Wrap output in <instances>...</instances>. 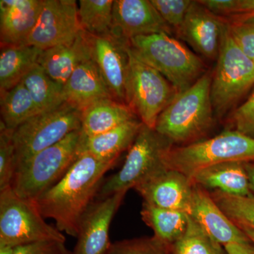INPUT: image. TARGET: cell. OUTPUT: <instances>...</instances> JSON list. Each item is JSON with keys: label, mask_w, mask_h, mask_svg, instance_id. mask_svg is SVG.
I'll list each match as a JSON object with an SVG mask.
<instances>
[{"label": "cell", "mask_w": 254, "mask_h": 254, "mask_svg": "<svg viewBox=\"0 0 254 254\" xmlns=\"http://www.w3.org/2000/svg\"><path fill=\"white\" fill-rule=\"evenodd\" d=\"M116 162L81 153L63 178L35 200L42 215L53 219L60 232L76 238L82 218L98 195L103 177Z\"/></svg>", "instance_id": "1"}, {"label": "cell", "mask_w": 254, "mask_h": 254, "mask_svg": "<svg viewBox=\"0 0 254 254\" xmlns=\"http://www.w3.org/2000/svg\"><path fill=\"white\" fill-rule=\"evenodd\" d=\"M213 71L208 70L187 91L179 93L163 110L155 129L174 146H183L205 139L215 124L211 100Z\"/></svg>", "instance_id": "2"}, {"label": "cell", "mask_w": 254, "mask_h": 254, "mask_svg": "<svg viewBox=\"0 0 254 254\" xmlns=\"http://www.w3.org/2000/svg\"><path fill=\"white\" fill-rule=\"evenodd\" d=\"M128 44L133 54L161 73L178 93L187 91L208 71L198 55L167 33L136 37Z\"/></svg>", "instance_id": "3"}, {"label": "cell", "mask_w": 254, "mask_h": 254, "mask_svg": "<svg viewBox=\"0 0 254 254\" xmlns=\"http://www.w3.org/2000/svg\"><path fill=\"white\" fill-rule=\"evenodd\" d=\"M83 133L72 132L16 167L11 188L26 199L36 200L66 175L81 154Z\"/></svg>", "instance_id": "4"}, {"label": "cell", "mask_w": 254, "mask_h": 254, "mask_svg": "<svg viewBox=\"0 0 254 254\" xmlns=\"http://www.w3.org/2000/svg\"><path fill=\"white\" fill-rule=\"evenodd\" d=\"M168 169L189 177L198 170L225 163H254V138L235 129L222 132L212 138L173 146L165 155Z\"/></svg>", "instance_id": "5"}, {"label": "cell", "mask_w": 254, "mask_h": 254, "mask_svg": "<svg viewBox=\"0 0 254 254\" xmlns=\"http://www.w3.org/2000/svg\"><path fill=\"white\" fill-rule=\"evenodd\" d=\"M174 146L168 138L155 128L142 125L120 171L112 175L100 187V199L121 191H127L168 169L167 153Z\"/></svg>", "instance_id": "6"}, {"label": "cell", "mask_w": 254, "mask_h": 254, "mask_svg": "<svg viewBox=\"0 0 254 254\" xmlns=\"http://www.w3.org/2000/svg\"><path fill=\"white\" fill-rule=\"evenodd\" d=\"M254 85V60L237 45L227 21L212 78L210 94L215 116L223 117Z\"/></svg>", "instance_id": "7"}, {"label": "cell", "mask_w": 254, "mask_h": 254, "mask_svg": "<svg viewBox=\"0 0 254 254\" xmlns=\"http://www.w3.org/2000/svg\"><path fill=\"white\" fill-rule=\"evenodd\" d=\"M128 55L126 104L143 125L155 128L160 114L176 98L178 92L161 73L133 54L129 44Z\"/></svg>", "instance_id": "8"}, {"label": "cell", "mask_w": 254, "mask_h": 254, "mask_svg": "<svg viewBox=\"0 0 254 254\" xmlns=\"http://www.w3.org/2000/svg\"><path fill=\"white\" fill-rule=\"evenodd\" d=\"M42 241L66 242V237L45 220L35 200L21 198L11 187L0 190V245L17 247Z\"/></svg>", "instance_id": "9"}, {"label": "cell", "mask_w": 254, "mask_h": 254, "mask_svg": "<svg viewBox=\"0 0 254 254\" xmlns=\"http://www.w3.org/2000/svg\"><path fill=\"white\" fill-rule=\"evenodd\" d=\"M81 113L65 102L55 109L35 115L18 127L13 131L16 167L81 129Z\"/></svg>", "instance_id": "10"}, {"label": "cell", "mask_w": 254, "mask_h": 254, "mask_svg": "<svg viewBox=\"0 0 254 254\" xmlns=\"http://www.w3.org/2000/svg\"><path fill=\"white\" fill-rule=\"evenodd\" d=\"M82 30L75 0H43L39 18L26 45L43 50L68 44Z\"/></svg>", "instance_id": "11"}, {"label": "cell", "mask_w": 254, "mask_h": 254, "mask_svg": "<svg viewBox=\"0 0 254 254\" xmlns=\"http://www.w3.org/2000/svg\"><path fill=\"white\" fill-rule=\"evenodd\" d=\"M127 193L118 192L92 203L82 218L71 254H108L110 225Z\"/></svg>", "instance_id": "12"}, {"label": "cell", "mask_w": 254, "mask_h": 254, "mask_svg": "<svg viewBox=\"0 0 254 254\" xmlns=\"http://www.w3.org/2000/svg\"><path fill=\"white\" fill-rule=\"evenodd\" d=\"M175 31L164 21L150 0H116L113 11V36L129 42L138 36L157 33L173 36Z\"/></svg>", "instance_id": "13"}, {"label": "cell", "mask_w": 254, "mask_h": 254, "mask_svg": "<svg viewBox=\"0 0 254 254\" xmlns=\"http://www.w3.org/2000/svg\"><path fill=\"white\" fill-rule=\"evenodd\" d=\"M88 36L92 60L99 68L112 97L126 104L125 88L129 63L128 42L112 34L103 36L88 34Z\"/></svg>", "instance_id": "14"}, {"label": "cell", "mask_w": 254, "mask_h": 254, "mask_svg": "<svg viewBox=\"0 0 254 254\" xmlns=\"http://www.w3.org/2000/svg\"><path fill=\"white\" fill-rule=\"evenodd\" d=\"M226 23V18L193 1L177 36L206 59L217 60Z\"/></svg>", "instance_id": "15"}, {"label": "cell", "mask_w": 254, "mask_h": 254, "mask_svg": "<svg viewBox=\"0 0 254 254\" xmlns=\"http://www.w3.org/2000/svg\"><path fill=\"white\" fill-rule=\"evenodd\" d=\"M193 185L191 180L177 170L167 169L134 189L143 201L159 208L191 211Z\"/></svg>", "instance_id": "16"}, {"label": "cell", "mask_w": 254, "mask_h": 254, "mask_svg": "<svg viewBox=\"0 0 254 254\" xmlns=\"http://www.w3.org/2000/svg\"><path fill=\"white\" fill-rule=\"evenodd\" d=\"M190 216L220 245L251 242L213 200L210 192L194 185Z\"/></svg>", "instance_id": "17"}, {"label": "cell", "mask_w": 254, "mask_h": 254, "mask_svg": "<svg viewBox=\"0 0 254 254\" xmlns=\"http://www.w3.org/2000/svg\"><path fill=\"white\" fill-rule=\"evenodd\" d=\"M43 0H1L0 42L1 46L26 45L36 26Z\"/></svg>", "instance_id": "18"}, {"label": "cell", "mask_w": 254, "mask_h": 254, "mask_svg": "<svg viewBox=\"0 0 254 254\" xmlns=\"http://www.w3.org/2000/svg\"><path fill=\"white\" fill-rule=\"evenodd\" d=\"M91 59L89 36L82 30L71 43L42 50L38 65L52 79L64 86L80 65Z\"/></svg>", "instance_id": "19"}, {"label": "cell", "mask_w": 254, "mask_h": 254, "mask_svg": "<svg viewBox=\"0 0 254 254\" xmlns=\"http://www.w3.org/2000/svg\"><path fill=\"white\" fill-rule=\"evenodd\" d=\"M65 102L81 111L95 102L113 98L93 60L82 64L64 85Z\"/></svg>", "instance_id": "20"}, {"label": "cell", "mask_w": 254, "mask_h": 254, "mask_svg": "<svg viewBox=\"0 0 254 254\" xmlns=\"http://www.w3.org/2000/svg\"><path fill=\"white\" fill-rule=\"evenodd\" d=\"M142 125L138 118L133 119L105 133L83 136L81 153H89L105 161H117L121 153L131 148Z\"/></svg>", "instance_id": "21"}, {"label": "cell", "mask_w": 254, "mask_h": 254, "mask_svg": "<svg viewBox=\"0 0 254 254\" xmlns=\"http://www.w3.org/2000/svg\"><path fill=\"white\" fill-rule=\"evenodd\" d=\"M193 185L237 196L252 195L244 163H225L198 170L190 177Z\"/></svg>", "instance_id": "22"}, {"label": "cell", "mask_w": 254, "mask_h": 254, "mask_svg": "<svg viewBox=\"0 0 254 254\" xmlns=\"http://www.w3.org/2000/svg\"><path fill=\"white\" fill-rule=\"evenodd\" d=\"M136 118L127 104L113 98L103 99L82 110L81 129L84 136H95Z\"/></svg>", "instance_id": "23"}, {"label": "cell", "mask_w": 254, "mask_h": 254, "mask_svg": "<svg viewBox=\"0 0 254 254\" xmlns=\"http://www.w3.org/2000/svg\"><path fill=\"white\" fill-rule=\"evenodd\" d=\"M42 50L26 46H1L0 94L14 88L38 64Z\"/></svg>", "instance_id": "24"}, {"label": "cell", "mask_w": 254, "mask_h": 254, "mask_svg": "<svg viewBox=\"0 0 254 254\" xmlns=\"http://www.w3.org/2000/svg\"><path fill=\"white\" fill-rule=\"evenodd\" d=\"M141 219L154 232V236L172 247L187 231L190 215L185 212L159 208L143 202Z\"/></svg>", "instance_id": "25"}, {"label": "cell", "mask_w": 254, "mask_h": 254, "mask_svg": "<svg viewBox=\"0 0 254 254\" xmlns=\"http://www.w3.org/2000/svg\"><path fill=\"white\" fill-rule=\"evenodd\" d=\"M38 113L50 111L65 103L64 86L52 79L37 65L23 78Z\"/></svg>", "instance_id": "26"}, {"label": "cell", "mask_w": 254, "mask_h": 254, "mask_svg": "<svg viewBox=\"0 0 254 254\" xmlns=\"http://www.w3.org/2000/svg\"><path fill=\"white\" fill-rule=\"evenodd\" d=\"M1 123L8 129H16L30 118L39 114L29 91L23 82L0 94Z\"/></svg>", "instance_id": "27"}, {"label": "cell", "mask_w": 254, "mask_h": 254, "mask_svg": "<svg viewBox=\"0 0 254 254\" xmlns=\"http://www.w3.org/2000/svg\"><path fill=\"white\" fill-rule=\"evenodd\" d=\"M113 0H80L78 16L82 29L92 36L111 35Z\"/></svg>", "instance_id": "28"}, {"label": "cell", "mask_w": 254, "mask_h": 254, "mask_svg": "<svg viewBox=\"0 0 254 254\" xmlns=\"http://www.w3.org/2000/svg\"><path fill=\"white\" fill-rule=\"evenodd\" d=\"M170 254H227L225 247L212 238L190 216L185 235L172 246Z\"/></svg>", "instance_id": "29"}, {"label": "cell", "mask_w": 254, "mask_h": 254, "mask_svg": "<svg viewBox=\"0 0 254 254\" xmlns=\"http://www.w3.org/2000/svg\"><path fill=\"white\" fill-rule=\"evenodd\" d=\"M210 194L222 211L237 226L254 229V195L237 196L218 190H213Z\"/></svg>", "instance_id": "30"}, {"label": "cell", "mask_w": 254, "mask_h": 254, "mask_svg": "<svg viewBox=\"0 0 254 254\" xmlns=\"http://www.w3.org/2000/svg\"><path fill=\"white\" fill-rule=\"evenodd\" d=\"M13 130L0 123V190L11 187L16 168Z\"/></svg>", "instance_id": "31"}, {"label": "cell", "mask_w": 254, "mask_h": 254, "mask_svg": "<svg viewBox=\"0 0 254 254\" xmlns=\"http://www.w3.org/2000/svg\"><path fill=\"white\" fill-rule=\"evenodd\" d=\"M170 250L171 247L153 236L114 242L107 254H170Z\"/></svg>", "instance_id": "32"}, {"label": "cell", "mask_w": 254, "mask_h": 254, "mask_svg": "<svg viewBox=\"0 0 254 254\" xmlns=\"http://www.w3.org/2000/svg\"><path fill=\"white\" fill-rule=\"evenodd\" d=\"M226 20L237 45L254 60V14L235 15Z\"/></svg>", "instance_id": "33"}, {"label": "cell", "mask_w": 254, "mask_h": 254, "mask_svg": "<svg viewBox=\"0 0 254 254\" xmlns=\"http://www.w3.org/2000/svg\"><path fill=\"white\" fill-rule=\"evenodd\" d=\"M161 17L175 33L180 29L186 17L191 0H150Z\"/></svg>", "instance_id": "34"}, {"label": "cell", "mask_w": 254, "mask_h": 254, "mask_svg": "<svg viewBox=\"0 0 254 254\" xmlns=\"http://www.w3.org/2000/svg\"><path fill=\"white\" fill-rule=\"evenodd\" d=\"M233 129L254 138V91L232 115Z\"/></svg>", "instance_id": "35"}, {"label": "cell", "mask_w": 254, "mask_h": 254, "mask_svg": "<svg viewBox=\"0 0 254 254\" xmlns=\"http://www.w3.org/2000/svg\"><path fill=\"white\" fill-rule=\"evenodd\" d=\"M14 254H71L65 242L42 241L16 247Z\"/></svg>", "instance_id": "36"}, {"label": "cell", "mask_w": 254, "mask_h": 254, "mask_svg": "<svg viewBox=\"0 0 254 254\" xmlns=\"http://www.w3.org/2000/svg\"><path fill=\"white\" fill-rule=\"evenodd\" d=\"M198 1L214 14L225 18L235 14L238 4V0H198Z\"/></svg>", "instance_id": "37"}, {"label": "cell", "mask_w": 254, "mask_h": 254, "mask_svg": "<svg viewBox=\"0 0 254 254\" xmlns=\"http://www.w3.org/2000/svg\"><path fill=\"white\" fill-rule=\"evenodd\" d=\"M225 248L227 254H254V245L252 242L229 244Z\"/></svg>", "instance_id": "38"}, {"label": "cell", "mask_w": 254, "mask_h": 254, "mask_svg": "<svg viewBox=\"0 0 254 254\" xmlns=\"http://www.w3.org/2000/svg\"><path fill=\"white\" fill-rule=\"evenodd\" d=\"M247 14H254V0H238L235 15Z\"/></svg>", "instance_id": "39"}, {"label": "cell", "mask_w": 254, "mask_h": 254, "mask_svg": "<svg viewBox=\"0 0 254 254\" xmlns=\"http://www.w3.org/2000/svg\"><path fill=\"white\" fill-rule=\"evenodd\" d=\"M244 166L248 177L251 192L254 195V163H244Z\"/></svg>", "instance_id": "40"}, {"label": "cell", "mask_w": 254, "mask_h": 254, "mask_svg": "<svg viewBox=\"0 0 254 254\" xmlns=\"http://www.w3.org/2000/svg\"><path fill=\"white\" fill-rule=\"evenodd\" d=\"M239 227L242 231L245 232V235L254 245V229L247 226H240Z\"/></svg>", "instance_id": "41"}, {"label": "cell", "mask_w": 254, "mask_h": 254, "mask_svg": "<svg viewBox=\"0 0 254 254\" xmlns=\"http://www.w3.org/2000/svg\"><path fill=\"white\" fill-rule=\"evenodd\" d=\"M16 247L7 245H0V254H14Z\"/></svg>", "instance_id": "42"}, {"label": "cell", "mask_w": 254, "mask_h": 254, "mask_svg": "<svg viewBox=\"0 0 254 254\" xmlns=\"http://www.w3.org/2000/svg\"></svg>", "instance_id": "43"}]
</instances>
